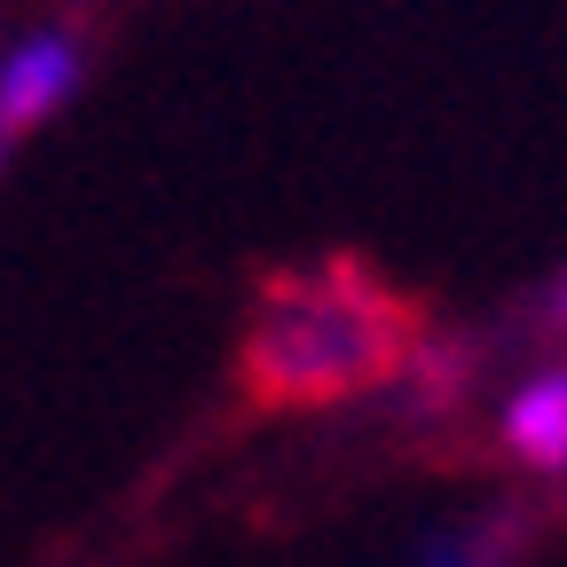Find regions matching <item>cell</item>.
I'll return each instance as SVG.
<instances>
[{"label":"cell","instance_id":"7a4b0ae2","mask_svg":"<svg viewBox=\"0 0 567 567\" xmlns=\"http://www.w3.org/2000/svg\"><path fill=\"white\" fill-rule=\"evenodd\" d=\"M71 87H80V40L71 32H32L17 40V55L0 63V142L40 126Z\"/></svg>","mask_w":567,"mask_h":567},{"label":"cell","instance_id":"277c9868","mask_svg":"<svg viewBox=\"0 0 567 567\" xmlns=\"http://www.w3.org/2000/svg\"><path fill=\"white\" fill-rule=\"evenodd\" d=\"M417 567H488V544H481L473 528H457V536H434V544H425Z\"/></svg>","mask_w":567,"mask_h":567},{"label":"cell","instance_id":"6da1fadb","mask_svg":"<svg viewBox=\"0 0 567 567\" xmlns=\"http://www.w3.org/2000/svg\"><path fill=\"white\" fill-rule=\"evenodd\" d=\"M402 363V308L363 268H308L276 276L260 292L252 339H245V379L260 402H339L363 394Z\"/></svg>","mask_w":567,"mask_h":567},{"label":"cell","instance_id":"3957f363","mask_svg":"<svg viewBox=\"0 0 567 567\" xmlns=\"http://www.w3.org/2000/svg\"><path fill=\"white\" fill-rule=\"evenodd\" d=\"M505 450L536 473L567 465V371H544L505 402Z\"/></svg>","mask_w":567,"mask_h":567},{"label":"cell","instance_id":"5b68a950","mask_svg":"<svg viewBox=\"0 0 567 567\" xmlns=\"http://www.w3.org/2000/svg\"><path fill=\"white\" fill-rule=\"evenodd\" d=\"M551 323H559V331H567V276H559V284H551Z\"/></svg>","mask_w":567,"mask_h":567}]
</instances>
